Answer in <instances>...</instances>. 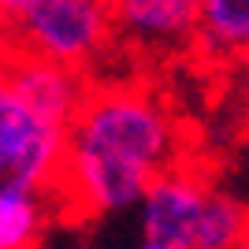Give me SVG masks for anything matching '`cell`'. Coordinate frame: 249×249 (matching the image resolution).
I'll use <instances>...</instances> for the list:
<instances>
[{
	"mask_svg": "<svg viewBox=\"0 0 249 249\" xmlns=\"http://www.w3.org/2000/svg\"><path fill=\"white\" fill-rule=\"evenodd\" d=\"M175 167H182V126L167 97L142 78H93L63 142L60 216L86 223L138 212Z\"/></svg>",
	"mask_w": 249,
	"mask_h": 249,
	"instance_id": "1",
	"label": "cell"
},
{
	"mask_svg": "<svg viewBox=\"0 0 249 249\" xmlns=\"http://www.w3.org/2000/svg\"><path fill=\"white\" fill-rule=\"evenodd\" d=\"M249 208L194 164L164 175L138 205V242L149 249H238Z\"/></svg>",
	"mask_w": 249,
	"mask_h": 249,
	"instance_id": "2",
	"label": "cell"
},
{
	"mask_svg": "<svg viewBox=\"0 0 249 249\" xmlns=\"http://www.w3.org/2000/svg\"><path fill=\"white\" fill-rule=\"evenodd\" d=\"M19 52L56 67L89 74L115 49V22L108 0H41L15 19Z\"/></svg>",
	"mask_w": 249,
	"mask_h": 249,
	"instance_id": "3",
	"label": "cell"
},
{
	"mask_svg": "<svg viewBox=\"0 0 249 249\" xmlns=\"http://www.w3.org/2000/svg\"><path fill=\"white\" fill-rule=\"evenodd\" d=\"M67 130L34 112L0 74V182L56 197Z\"/></svg>",
	"mask_w": 249,
	"mask_h": 249,
	"instance_id": "4",
	"label": "cell"
},
{
	"mask_svg": "<svg viewBox=\"0 0 249 249\" xmlns=\"http://www.w3.org/2000/svg\"><path fill=\"white\" fill-rule=\"evenodd\" d=\"M115 41L142 56H178L197 45V0H108Z\"/></svg>",
	"mask_w": 249,
	"mask_h": 249,
	"instance_id": "5",
	"label": "cell"
},
{
	"mask_svg": "<svg viewBox=\"0 0 249 249\" xmlns=\"http://www.w3.org/2000/svg\"><path fill=\"white\" fill-rule=\"evenodd\" d=\"M4 78L11 82V89L30 104L34 112L49 119L56 126H71V119L78 115L86 93H89V82L78 71H67V67H56L49 60H37V56H26V52H15V60L8 63Z\"/></svg>",
	"mask_w": 249,
	"mask_h": 249,
	"instance_id": "6",
	"label": "cell"
},
{
	"mask_svg": "<svg viewBox=\"0 0 249 249\" xmlns=\"http://www.w3.org/2000/svg\"><path fill=\"white\" fill-rule=\"evenodd\" d=\"M60 205L52 194L0 182V249H45Z\"/></svg>",
	"mask_w": 249,
	"mask_h": 249,
	"instance_id": "7",
	"label": "cell"
},
{
	"mask_svg": "<svg viewBox=\"0 0 249 249\" xmlns=\"http://www.w3.org/2000/svg\"><path fill=\"white\" fill-rule=\"evenodd\" d=\"M212 63H249V0H197V45Z\"/></svg>",
	"mask_w": 249,
	"mask_h": 249,
	"instance_id": "8",
	"label": "cell"
},
{
	"mask_svg": "<svg viewBox=\"0 0 249 249\" xmlns=\"http://www.w3.org/2000/svg\"><path fill=\"white\" fill-rule=\"evenodd\" d=\"M15 52H19V41H15V19L0 11V74L8 71V63L15 60Z\"/></svg>",
	"mask_w": 249,
	"mask_h": 249,
	"instance_id": "9",
	"label": "cell"
},
{
	"mask_svg": "<svg viewBox=\"0 0 249 249\" xmlns=\"http://www.w3.org/2000/svg\"><path fill=\"white\" fill-rule=\"evenodd\" d=\"M41 0H0V11L4 15H11V19H19V15H26L30 8H37Z\"/></svg>",
	"mask_w": 249,
	"mask_h": 249,
	"instance_id": "10",
	"label": "cell"
},
{
	"mask_svg": "<svg viewBox=\"0 0 249 249\" xmlns=\"http://www.w3.org/2000/svg\"><path fill=\"white\" fill-rule=\"evenodd\" d=\"M242 119H246V126H249V82H246V93H242Z\"/></svg>",
	"mask_w": 249,
	"mask_h": 249,
	"instance_id": "11",
	"label": "cell"
},
{
	"mask_svg": "<svg viewBox=\"0 0 249 249\" xmlns=\"http://www.w3.org/2000/svg\"><path fill=\"white\" fill-rule=\"evenodd\" d=\"M238 249H249V227H246V234H242V242H238Z\"/></svg>",
	"mask_w": 249,
	"mask_h": 249,
	"instance_id": "12",
	"label": "cell"
}]
</instances>
